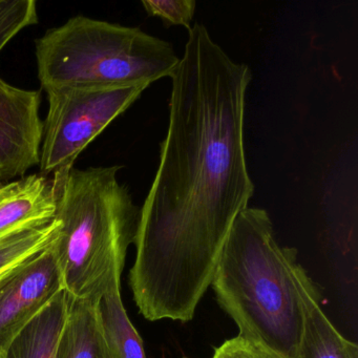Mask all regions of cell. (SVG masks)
Instances as JSON below:
<instances>
[{"label":"cell","mask_w":358,"mask_h":358,"mask_svg":"<svg viewBox=\"0 0 358 358\" xmlns=\"http://www.w3.org/2000/svg\"><path fill=\"white\" fill-rule=\"evenodd\" d=\"M37 24L35 0H0V53L22 30Z\"/></svg>","instance_id":"cell-14"},{"label":"cell","mask_w":358,"mask_h":358,"mask_svg":"<svg viewBox=\"0 0 358 358\" xmlns=\"http://www.w3.org/2000/svg\"><path fill=\"white\" fill-rule=\"evenodd\" d=\"M122 167H91L53 176L58 238L52 245L64 289L76 299L99 301L121 285L140 209L118 179Z\"/></svg>","instance_id":"cell-3"},{"label":"cell","mask_w":358,"mask_h":358,"mask_svg":"<svg viewBox=\"0 0 358 358\" xmlns=\"http://www.w3.org/2000/svg\"><path fill=\"white\" fill-rule=\"evenodd\" d=\"M211 287L238 335L280 357H295L306 301L318 290L296 249L278 244L267 211L247 207L236 217Z\"/></svg>","instance_id":"cell-2"},{"label":"cell","mask_w":358,"mask_h":358,"mask_svg":"<svg viewBox=\"0 0 358 358\" xmlns=\"http://www.w3.org/2000/svg\"><path fill=\"white\" fill-rule=\"evenodd\" d=\"M108 358H146L143 341L131 324L121 297V285L98 301Z\"/></svg>","instance_id":"cell-12"},{"label":"cell","mask_w":358,"mask_h":358,"mask_svg":"<svg viewBox=\"0 0 358 358\" xmlns=\"http://www.w3.org/2000/svg\"><path fill=\"white\" fill-rule=\"evenodd\" d=\"M41 90L20 89L0 78V183L24 177L41 163Z\"/></svg>","instance_id":"cell-7"},{"label":"cell","mask_w":358,"mask_h":358,"mask_svg":"<svg viewBox=\"0 0 358 358\" xmlns=\"http://www.w3.org/2000/svg\"><path fill=\"white\" fill-rule=\"evenodd\" d=\"M41 90L148 87L171 77L180 58L173 45L139 28L75 16L35 41Z\"/></svg>","instance_id":"cell-4"},{"label":"cell","mask_w":358,"mask_h":358,"mask_svg":"<svg viewBox=\"0 0 358 358\" xmlns=\"http://www.w3.org/2000/svg\"><path fill=\"white\" fill-rule=\"evenodd\" d=\"M318 291L308 296L303 328L294 358H358V347L343 336L320 307Z\"/></svg>","instance_id":"cell-11"},{"label":"cell","mask_w":358,"mask_h":358,"mask_svg":"<svg viewBox=\"0 0 358 358\" xmlns=\"http://www.w3.org/2000/svg\"><path fill=\"white\" fill-rule=\"evenodd\" d=\"M145 87H73L45 91L41 173L58 175L74 166L81 152L143 93Z\"/></svg>","instance_id":"cell-5"},{"label":"cell","mask_w":358,"mask_h":358,"mask_svg":"<svg viewBox=\"0 0 358 358\" xmlns=\"http://www.w3.org/2000/svg\"><path fill=\"white\" fill-rule=\"evenodd\" d=\"M145 11L160 18L165 26H183L190 30V22L196 12L194 0H143Z\"/></svg>","instance_id":"cell-15"},{"label":"cell","mask_w":358,"mask_h":358,"mask_svg":"<svg viewBox=\"0 0 358 358\" xmlns=\"http://www.w3.org/2000/svg\"><path fill=\"white\" fill-rule=\"evenodd\" d=\"M213 358H282L259 343L238 335L215 348Z\"/></svg>","instance_id":"cell-16"},{"label":"cell","mask_w":358,"mask_h":358,"mask_svg":"<svg viewBox=\"0 0 358 358\" xmlns=\"http://www.w3.org/2000/svg\"><path fill=\"white\" fill-rule=\"evenodd\" d=\"M0 358H5V353L1 350H0Z\"/></svg>","instance_id":"cell-17"},{"label":"cell","mask_w":358,"mask_h":358,"mask_svg":"<svg viewBox=\"0 0 358 358\" xmlns=\"http://www.w3.org/2000/svg\"><path fill=\"white\" fill-rule=\"evenodd\" d=\"M52 245L0 276L1 351H5L17 333L64 290L62 272Z\"/></svg>","instance_id":"cell-6"},{"label":"cell","mask_w":358,"mask_h":358,"mask_svg":"<svg viewBox=\"0 0 358 358\" xmlns=\"http://www.w3.org/2000/svg\"><path fill=\"white\" fill-rule=\"evenodd\" d=\"M188 33L171 76L160 164L134 240L129 285L150 322L194 318L230 229L255 194L244 140L250 68L234 62L203 24Z\"/></svg>","instance_id":"cell-1"},{"label":"cell","mask_w":358,"mask_h":358,"mask_svg":"<svg viewBox=\"0 0 358 358\" xmlns=\"http://www.w3.org/2000/svg\"><path fill=\"white\" fill-rule=\"evenodd\" d=\"M56 206L53 178L35 173L0 183V236L22 226L51 221Z\"/></svg>","instance_id":"cell-8"},{"label":"cell","mask_w":358,"mask_h":358,"mask_svg":"<svg viewBox=\"0 0 358 358\" xmlns=\"http://www.w3.org/2000/svg\"><path fill=\"white\" fill-rule=\"evenodd\" d=\"M60 222L51 221L22 226L0 236V276L35 253L51 246L58 238Z\"/></svg>","instance_id":"cell-13"},{"label":"cell","mask_w":358,"mask_h":358,"mask_svg":"<svg viewBox=\"0 0 358 358\" xmlns=\"http://www.w3.org/2000/svg\"><path fill=\"white\" fill-rule=\"evenodd\" d=\"M55 358H108L98 301L71 295L68 320Z\"/></svg>","instance_id":"cell-10"},{"label":"cell","mask_w":358,"mask_h":358,"mask_svg":"<svg viewBox=\"0 0 358 358\" xmlns=\"http://www.w3.org/2000/svg\"><path fill=\"white\" fill-rule=\"evenodd\" d=\"M184 358H187V357H184Z\"/></svg>","instance_id":"cell-18"},{"label":"cell","mask_w":358,"mask_h":358,"mask_svg":"<svg viewBox=\"0 0 358 358\" xmlns=\"http://www.w3.org/2000/svg\"><path fill=\"white\" fill-rule=\"evenodd\" d=\"M71 295L60 291L3 351L5 358H55L68 320Z\"/></svg>","instance_id":"cell-9"}]
</instances>
